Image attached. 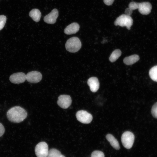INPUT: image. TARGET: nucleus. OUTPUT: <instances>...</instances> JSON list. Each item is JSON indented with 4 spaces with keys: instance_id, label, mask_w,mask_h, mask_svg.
Returning <instances> with one entry per match:
<instances>
[{
    "instance_id": "f257e3e1",
    "label": "nucleus",
    "mask_w": 157,
    "mask_h": 157,
    "mask_svg": "<svg viewBox=\"0 0 157 157\" xmlns=\"http://www.w3.org/2000/svg\"><path fill=\"white\" fill-rule=\"evenodd\" d=\"M7 117L11 122L19 123L22 122L27 117V113L23 108L15 106L10 109L7 112Z\"/></svg>"
},
{
    "instance_id": "f03ea898",
    "label": "nucleus",
    "mask_w": 157,
    "mask_h": 157,
    "mask_svg": "<svg viewBox=\"0 0 157 157\" xmlns=\"http://www.w3.org/2000/svg\"><path fill=\"white\" fill-rule=\"evenodd\" d=\"M81 46V42L76 37H73L69 39L65 45L66 50L72 53L77 52L80 49Z\"/></svg>"
},
{
    "instance_id": "7ed1b4c3",
    "label": "nucleus",
    "mask_w": 157,
    "mask_h": 157,
    "mask_svg": "<svg viewBox=\"0 0 157 157\" xmlns=\"http://www.w3.org/2000/svg\"><path fill=\"white\" fill-rule=\"evenodd\" d=\"M133 23V20L130 16L123 14L116 19L114 24L116 26H119L122 27L126 26L127 29L130 30Z\"/></svg>"
},
{
    "instance_id": "20e7f679",
    "label": "nucleus",
    "mask_w": 157,
    "mask_h": 157,
    "mask_svg": "<svg viewBox=\"0 0 157 157\" xmlns=\"http://www.w3.org/2000/svg\"><path fill=\"white\" fill-rule=\"evenodd\" d=\"M135 139L133 134L129 131H126L122 134L121 141L124 147L127 149L131 148L133 146Z\"/></svg>"
},
{
    "instance_id": "39448f33",
    "label": "nucleus",
    "mask_w": 157,
    "mask_h": 157,
    "mask_svg": "<svg viewBox=\"0 0 157 157\" xmlns=\"http://www.w3.org/2000/svg\"><path fill=\"white\" fill-rule=\"evenodd\" d=\"M35 151L37 157H47L49 151L48 145L45 142H40L36 145Z\"/></svg>"
},
{
    "instance_id": "423d86ee",
    "label": "nucleus",
    "mask_w": 157,
    "mask_h": 157,
    "mask_svg": "<svg viewBox=\"0 0 157 157\" xmlns=\"http://www.w3.org/2000/svg\"><path fill=\"white\" fill-rule=\"evenodd\" d=\"M76 116L77 119L79 122L84 124H89L92 119V115L84 110L78 111L76 113Z\"/></svg>"
},
{
    "instance_id": "0eeeda50",
    "label": "nucleus",
    "mask_w": 157,
    "mask_h": 157,
    "mask_svg": "<svg viewBox=\"0 0 157 157\" xmlns=\"http://www.w3.org/2000/svg\"><path fill=\"white\" fill-rule=\"evenodd\" d=\"M72 102L70 96L67 95H61L58 97L57 103L61 108L66 109L70 106Z\"/></svg>"
},
{
    "instance_id": "6e6552de",
    "label": "nucleus",
    "mask_w": 157,
    "mask_h": 157,
    "mask_svg": "<svg viewBox=\"0 0 157 157\" xmlns=\"http://www.w3.org/2000/svg\"><path fill=\"white\" fill-rule=\"evenodd\" d=\"M42 77L41 74L37 71L30 72L26 75V79L27 81L33 83L39 82L41 80Z\"/></svg>"
},
{
    "instance_id": "1a4fd4ad",
    "label": "nucleus",
    "mask_w": 157,
    "mask_h": 157,
    "mask_svg": "<svg viewBox=\"0 0 157 157\" xmlns=\"http://www.w3.org/2000/svg\"><path fill=\"white\" fill-rule=\"evenodd\" d=\"M11 82L15 84H19L24 82L26 79V74L23 72L15 73L12 74L9 78Z\"/></svg>"
},
{
    "instance_id": "9d476101",
    "label": "nucleus",
    "mask_w": 157,
    "mask_h": 157,
    "mask_svg": "<svg viewBox=\"0 0 157 157\" xmlns=\"http://www.w3.org/2000/svg\"><path fill=\"white\" fill-rule=\"evenodd\" d=\"M58 15V10L56 9H54L44 17V20L47 23L53 24L56 22Z\"/></svg>"
},
{
    "instance_id": "9b49d317",
    "label": "nucleus",
    "mask_w": 157,
    "mask_h": 157,
    "mask_svg": "<svg viewBox=\"0 0 157 157\" xmlns=\"http://www.w3.org/2000/svg\"><path fill=\"white\" fill-rule=\"evenodd\" d=\"M138 9L139 12L141 14L147 15L151 12L152 6L149 2H142L139 3Z\"/></svg>"
},
{
    "instance_id": "f8f14e48",
    "label": "nucleus",
    "mask_w": 157,
    "mask_h": 157,
    "mask_svg": "<svg viewBox=\"0 0 157 157\" xmlns=\"http://www.w3.org/2000/svg\"><path fill=\"white\" fill-rule=\"evenodd\" d=\"M87 83L92 92H97L99 88V83L97 77H92L90 78L88 80Z\"/></svg>"
},
{
    "instance_id": "ddd939ff",
    "label": "nucleus",
    "mask_w": 157,
    "mask_h": 157,
    "mask_svg": "<svg viewBox=\"0 0 157 157\" xmlns=\"http://www.w3.org/2000/svg\"><path fill=\"white\" fill-rule=\"evenodd\" d=\"M79 28V25L77 23H73L66 27L64 32L65 34L67 35L74 34L78 31Z\"/></svg>"
},
{
    "instance_id": "4468645a",
    "label": "nucleus",
    "mask_w": 157,
    "mask_h": 157,
    "mask_svg": "<svg viewBox=\"0 0 157 157\" xmlns=\"http://www.w3.org/2000/svg\"><path fill=\"white\" fill-rule=\"evenodd\" d=\"M106 138L114 149L116 150L119 149L120 146L118 141L112 134H107L106 136Z\"/></svg>"
},
{
    "instance_id": "2eb2a0df",
    "label": "nucleus",
    "mask_w": 157,
    "mask_h": 157,
    "mask_svg": "<svg viewBox=\"0 0 157 157\" xmlns=\"http://www.w3.org/2000/svg\"><path fill=\"white\" fill-rule=\"evenodd\" d=\"M139 58V57L138 55L134 54L125 58L123 61L125 64L131 65L138 61Z\"/></svg>"
},
{
    "instance_id": "dca6fc26",
    "label": "nucleus",
    "mask_w": 157,
    "mask_h": 157,
    "mask_svg": "<svg viewBox=\"0 0 157 157\" xmlns=\"http://www.w3.org/2000/svg\"><path fill=\"white\" fill-rule=\"evenodd\" d=\"M29 15L34 21L38 22L40 20L41 13L38 9H33L30 12Z\"/></svg>"
},
{
    "instance_id": "f3484780",
    "label": "nucleus",
    "mask_w": 157,
    "mask_h": 157,
    "mask_svg": "<svg viewBox=\"0 0 157 157\" xmlns=\"http://www.w3.org/2000/svg\"><path fill=\"white\" fill-rule=\"evenodd\" d=\"M47 157H65L60 152L55 149H52L49 151Z\"/></svg>"
},
{
    "instance_id": "a211bd4d",
    "label": "nucleus",
    "mask_w": 157,
    "mask_h": 157,
    "mask_svg": "<svg viewBox=\"0 0 157 157\" xmlns=\"http://www.w3.org/2000/svg\"><path fill=\"white\" fill-rule=\"evenodd\" d=\"M121 55V51L118 49L114 51L111 54L109 59L112 62L115 61Z\"/></svg>"
},
{
    "instance_id": "6ab92c4d",
    "label": "nucleus",
    "mask_w": 157,
    "mask_h": 157,
    "mask_svg": "<svg viewBox=\"0 0 157 157\" xmlns=\"http://www.w3.org/2000/svg\"><path fill=\"white\" fill-rule=\"evenodd\" d=\"M149 74L151 79L157 82V65L152 67L149 70Z\"/></svg>"
},
{
    "instance_id": "aec40b11",
    "label": "nucleus",
    "mask_w": 157,
    "mask_h": 157,
    "mask_svg": "<svg viewBox=\"0 0 157 157\" xmlns=\"http://www.w3.org/2000/svg\"><path fill=\"white\" fill-rule=\"evenodd\" d=\"M91 157H104V155L101 151L95 150L92 153Z\"/></svg>"
},
{
    "instance_id": "412c9836",
    "label": "nucleus",
    "mask_w": 157,
    "mask_h": 157,
    "mask_svg": "<svg viewBox=\"0 0 157 157\" xmlns=\"http://www.w3.org/2000/svg\"><path fill=\"white\" fill-rule=\"evenodd\" d=\"M6 21V17L3 15H0V30L4 27Z\"/></svg>"
},
{
    "instance_id": "4be33fe9",
    "label": "nucleus",
    "mask_w": 157,
    "mask_h": 157,
    "mask_svg": "<svg viewBox=\"0 0 157 157\" xmlns=\"http://www.w3.org/2000/svg\"><path fill=\"white\" fill-rule=\"evenodd\" d=\"M151 113L153 117L157 119V102L151 108Z\"/></svg>"
},
{
    "instance_id": "5701e85b",
    "label": "nucleus",
    "mask_w": 157,
    "mask_h": 157,
    "mask_svg": "<svg viewBox=\"0 0 157 157\" xmlns=\"http://www.w3.org/2000/svg\"><path fill=\"white\" fill-rule=\"evenodd\" d=\"M139 3L135 2H131L129 5V8L132 10L138 9Z\"/></svg>"
},
{
    "instance_id": "b1692460",
    "label": "nucleus",
    "mask_w": 157,
    "mask_h": 157,
    "mask_svg": "<svg viewBox=\"0 0 157 157\" xmlns=\"http://www.w3.org/2000/svg\"><path fill=\"white\" fill-rule=\"evenodd\" d=\"M5 131V129L3 126L0 122V137L3 135Z\"/></svg>"
},
{
    "instance_id": "393cba45",
    "label": "nucleus",
    "mask_w": 157,
    "mask_h": 157,
    "mask_svg": "<svg viewBox=\"0 0 157 157\" xmlns=\"http://www.w3.org/2000/svg\"><path fill=\"white\" fill-rule=\"evenodd\" d=\"M133 10L130 9L129 8H126L125 11V14L130 16L132 13Z\"/></svg>"
},
{
    "instance_id": "a878e982",
    "label": "nucleus",
    "mask_w": 157,
    "mask_h": 157,
    "mask_svg": "<svg viewBox=\"0 0 157 157\" xmlns=\"http://www.w3.org/2000/svg\"><path fill=\"white\" fill-rule=\"evenodd\" d=\"M114 0H104L105 4L108 6L111 5L113 3Z\"/></svg>"
}]
</instances>
